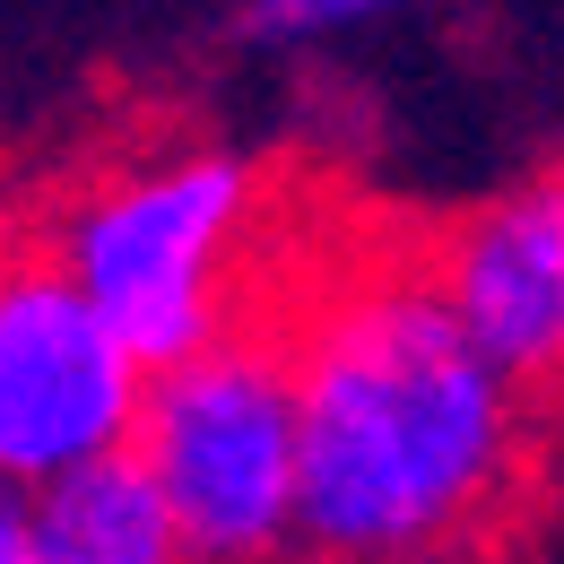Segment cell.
<instances>
[{
	"label": "cell",
	"instance_id": "1",
	"mask_svg": "<svg viewBox=\"0 0 564 564\" xmlns=\"http://www.w3.org/2000/svg\"><path fill=\"white\" fill-rule=\"evenodd\" d=\"M270 322L295 391V564H382L530 521L539 391L452 322L417 243L322 261Z\"/></svg>",
	"mask_w": 564,
	"mask_h": 564
},
{
	"label": "cell",
	"instance_id": "2",
	"mask_svg": "<svg viewBox=\"0 0 564 564\" xmlns=\"http://www.w3.org/2000/svg\"><path fill=\"white\" fill-rule=\"evenodd\" d=\"M270 174L226 140H148L53 192L35 243L122 330L140 365L200 348L261 313Z\"/></svg>",
	"mask_w": 564,
	"mask_h": 564
},
{
	"label": "cell",
	"instance_id": "3",
	"mask_svg": "<svg viewBox=\"0 0 564 564\" xmlns=\"http://www.w3.org/2000/svg\"><path fill=\"white\" fill-rule=\"evenodd\" d=\"M122 452L148 469L183 564H295V391L270 304L148 365Z\"/></svg>",
	"mask_w": 564,
	"mask_h": 564
},
{
	"label": "cell",
	"instance_id": "4",
	"mask_svg": "<svg viewBox=\"0 0 564 564\" xmlns=\"http://www.w3.org/2000/svg\"><path fill=\"white\" fill-rule=\"evenodd\" d=\"M140 391L148 365L35 243V226H0V495H35L122 452Z\"/></svg>",
	"mask_w": 564,
	"mask_h": 564
},
{
	"label": "cell",
	"instance_id": "5",
	"mask_svg": "<svg viewBox=\"0 0 564 564\" xmlns=\"http://www.w3.org/2000/svg\"><path fill=\"white\" fill-rule=\"evenodd\" d=\"M425 279L512 382L539 391L564 365V183L530 174L460 209L425 243Z\"/></svg>",
	"mask_w": 564,
	"mask_h": 564
},
{
	"label": "cell",
	"instance_id": "6",
	"mask_svg": "<svg viewBox=\"0 0 564 564\" xmlns=\"http://www.w3.org/2000/svg\"><path fill=\"white\" fill-rule=\"evenodd\" d=\"M18 521L35 564H183V539L131 452L44 478L35 495H18Z\"/></svg>",
	"mask_w": 564,
	"mask_h": 564
},
{
	"label": "cell",
	"instance_id": "7",
	"mask_svg": "<svg viewBox=\"0 0 564 564\" xmlns=\"http://www.w3.org/2000/svg\"><path fill=\"white\" fill-rule=\"evenodd\" d=\"M425 0H243V44L261 53H322V44H348L373 35L391 18H417Z\"/></svg>",
	"mask_w": 564,
	"mask_h": 564
},
{
	"label": "cell",
	"instance_id": "8",
	"mask_svg": "<svg viewBox=\"0 0 564 564\" xmlns=\"http://www.w3.org/2000/svg\"><path fill=\"white\" fill-rule=\"evenodd\" d=\"M382 564H530V547H521V530H487V539H443V547H409Z\"/></svg>",
	"mask_w": 564,
	"mask_h": 564
},
{
	"label": "cell",
	"instance_id": "9",
	"mask_svg": "<svg viewBox=\"0 0 564 564\" xmlns=\"http://www.w3.org/2000/svg\"><path fill=\"white\" fill-rule=\"evenodd\" d=\"M0 564H35V547H26V521H18V495H0Z\"/></svg>",
	"mask_w": 564,
	"mask_h": 564
}]
</instances>
